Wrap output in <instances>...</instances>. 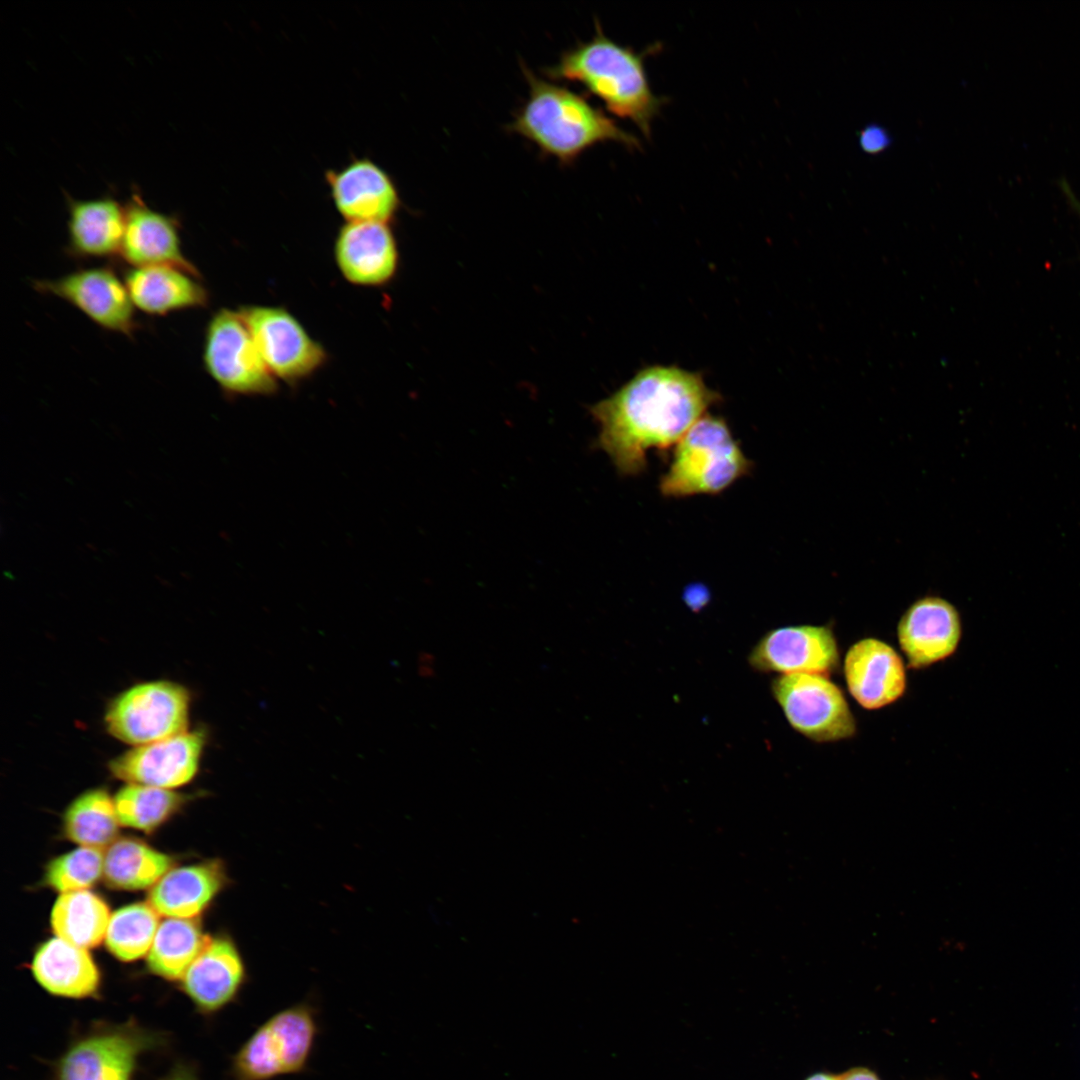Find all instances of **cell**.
Masks as SVG:
<instances>
[{
    "label": "cell",
    "mask_w": 1080,
    "mask_h": 1080,
    "mask_svg": "<svg viewBox=\"0 0 1080 1080\" xmlns=\"http://www.w3.org/2000/svg\"><path fill=\"white\" fill-rule=\"evenodd\" d=\"M119 823L114 799L105 789L95 788L70 803L64 814L63 829L65 836L81 847L101 850L113 842Z\"/></svg>",
    "instance_id": "cell-27"
},
{
    "label": "cell",
    "mask_w": 1080,
    "mask_h": 1080,
    "mask_svg": "<svg viewBox=\"0 0 1080 1080\" xmlns=\"http://www.w3.org/2000/svg\"><path fill=\"white\" fill-rule=\"evenodd\" d=\"M221 861L170 869L151 889L149 904L158 914L193 918L200 914L227 884Z\"/></svg>",
    "instance_id": "cell-22"
},
{
    "label": "cell",
    "mask_w": 1080,
    "mask_h": 1080,
    "mask_svg": "<svg viewBox=\"0 0 1080 1080\" xmlns=\"http://www.w3.org/2000/svg\"><path fill=\"white\" fill-rule=\"evenodd\" d=\"M860 144L866 152L876 153L888 146L889 136L881 127L869 126L862 131Z\"/></svg>",
    "instance_id": "cell-31"
},
{
    "label": "cell",
    "mask_w": 1080,
    "mask_h": 1080,
    "mask_svg": "<svg viewBox=\"0 0 1080 1080\" xmlns=\"http://www.w3.org/2000/svg\"><path fill=\"white\" fill-rule=\"evenodd\" d=\"M209 936L192 918H171L160 923L147 953L149 969L169 980L182 979L202 951Z\"/></svg>",
    "instance_id": "cell-25"
},
{
    "label": "cell",
    "mask_w": 1080,
    "mask_h": 1080,
    "mask_svg": "<svg viewBox=\"0 0 1080 1080\" xmlns=\"http://www.w3.org/2000/svg\"><path fill=\"white\" fill-rule=\"evenodd\" d=\"M164 1080H197L190 1072L177 1071Z\"/></svg>",
    "instance_id": "cell-33"
},
{
    "label": "cell",
    "mask_w": 1080,
    "mask_h": 1080,
    "mask_svg": "<svg viewBox=\"0 0 1080 1080\" xmlns=\"http://www.w3.org/2000/svg\"><path fill=\"white\" fill-rule=\"evenodd\" d=\"M325 180L338 213L346 222L389 223L400 208V196L391 176L369 158H355Z\"/></svg>",
    "instance_id": "cell-15"
},
{
    "label": "cell",
    "mask_w": 1080,
    "mask_h": 1080,
    "mask_svg": "<svg viewBox=\"0 0 1080 1080\" xmlns=\"http://www.w3.org/2000/svg\"><path fill=\"white\" fill-rule=\"evenodd\" d=\"M191 697L183 685L149 681L121 692L106 708L108 733L135 746L164 740L188 730Z\"/></svg>",
    "instance_id": "cell-7"
},
{
    "label": "cell",
    "mask_w": 1080,
    "mask_h": 1080,
    "mask_svg": "<svg viewBox=\"0 0 1080 1080\" xmlns=\"http://www.w3.org/2000/svg\"><path fill=\"white\" fill-rule=\"evenodd\" d=\"M181 980L197 1008L214 1013L238 996L246 981V968L232 939L210 937Z\"/></svg>",
    "instance_id": "cell-19"
},
{
    "label": "cell",
    "mask_w": 1080,
    "mask_h": 1080,
    "mask_svg": "<svg viewBox=\"0 0 1080 1080\" xmlns=\"http://www.w3.org/2000/svg\"><path fill=\"white\" fill-rule=\"evenodd\" d=\"M1066 192H1067V193H1068V195H1069V199H1070V201H1071V202L1073 203L1074 207H1075V208H1076V209L1078 210V212H1079V214H1080V203H1079V202L1077 201V199H1076V198H1075V197H1074V196L1072 195V193L1070 192V190H1069V189H1066Z\"/></svg>",
    "instance_id": "cell-35"
},
{
    "label": "cell",
    "mask_w": 1080,
    "mask_h": 1080,
    "mask_svg": "<svg viewBox=\"0 0 1080 1080\" xmlns=\"http://www.w3.org/2000/svg\"><path fill=\"white\" fill-rule=\"evenodd\" d=\"M202 362L226 395L266 396L278 389L240 308L223 307L211 315L204 331Z\"/></svg>",
    "instance_id": "cell-6"
},
{
    "label": "cell",
    "mask_w": 1080,
    "mask_h": 1080,
    "mask_svg": "<svg viewBox=\"0 0 1080 1080\" xmlns=\"http://www.w3.org/2000/svg\"><path fill=\"white\" fill-rule=\"evenodd\" d=\"M839 1080H880L878 1075L866 1067H854L838 1075Z\"/></svg>",
    "instance_id": "cell-32"
},
{
    "label": "cell",
    "mask_w": 1080,
    "mask_h": 1080,
    "mask_svg": "<svg viewBox=\"0 0 1080 1080\" xmlns=\"http://www.w3.org/2000/svg\"><path fill=\"white\" fill-rule=\"evenodd\" d=\"M103 871L102 851L80 847L53 859L47 866L44 881L61 893L85 890L98 881Z\"/></svg>",
    "instance_id": "cell-30"
},
{
    "label": "cell",
    "mask_w": 1080,
    "mask_h": 1080,
    "mask_svg": "<svg viewBox=\"0 0 1080 1080\" xmlns=\"http://www.w3.org/2000/svg\"><path fill=\"white\" fill-rule=\"evenodd\" d=\"M313 1008L300 1003L278 1011L241 1045L232 1059L234 1080H272L302 1072L315 1044Z\"/></svg>",
    "instance_id": "cell-5"
},
{
    "label": "cell",
    "mask_w": 1080,
    "mask_h": 1080,
    "mask_svg": "<svg viewBox=\"0 0 1080 1080\" xmlns=\"http://www.w3.org/2000/svg\"><path fill=\"white\" fill-rule=\"evenodd\" d=\"M200 277L169 265L128 267L123 273L134 307L150 316L206 307L210 294Z\"/></svg>",
    "instance_id": "cell-21"
},
{
    "label": "cell",
    "mask_w": 1080,
    "mask_h": 1080,
    "mask_svg": "<svg viewBox=\"0 0 1080 1080\" xmlns=\"http://www.w3.org/2000/svg\"><path fill=\"white\" fill-rule=\"evenodd\" d=\"M132 1027L92 1033L76 1041L58 1065V1080H132L138 1057L155 1043Z\"/></svg>",
    "instance_id": "cell-13"
},
{
    "label": "cell",
    "mask_w": 1080,
    "mask_h": 1080,
    "mask_svg": "<svg viewBox=\"0 0 1080 1080\" xmlns=\"http://www.w3.org/2000/svg\"><path fill=\"white\" fill-rule=\"evenodd\" d=\"M843 674L850 695L867 710L890 705L906 691L903 659L880 639L864 638L852 644L844 657Z\"/></svg>",
    "instance_id": "cell-18"
},
{
    "label": "cell",
    "mask_w": 1080,
    "mask_h": 1080,
    "mask_svg": "<svg viewBox=\"0 0 1080 1080\" xmlns=\"http://www.w3.org/2000/svg\"><path fill=\"white\" fill-rule=\"evenodd\" d=\"M207 734L203 729L185 731L154 743L135 746L111 759V774L127 784L174 789L196 776Z\"/></svg>",
    "instance_id": "cell-11"
},
{
    "label": "cell",
    "mask_w": 1080,
    "mask_h": 1080,
    "mask_svg": "<svg viewBox=\"0 0 1080 1080\" xmlns=\"http://www.w3.org/2000/svg\"><path fill=\"white\" fill-rule=\"evenodd\" d=\"M272 375L288 384L317 373L327 362L325 348L288 309L274 305L240 308Z\"/></svg>",
    "instance_id": "cell-9"
},
{
    "label": "cell",
    "mask_w": 1080,
    "mask_h": 1080,
    "mask_svg": "<svg viewBox=\"0 0 1080 1080\" xmlns=\"http://www.w3.org/2000/svg\"><path fill=\"white\" fill-rule=\"evenodd\" d=\"M521 67L529 86L528 98L508 129L533 143L544 155L568 165L600 143L639 148L634 135L584 97L538 77L524 63Z\"/></svg>",
    "instance_id": "cell-2"
},
{
    "label": "cell",
    "mask_w": 1080,
    "mask_h": 1080,
    "mask_svg": "<svg viewBox=\"0 0 1080 1080\" xmlns=\"http://www.w3.org/2000/svg\"><path fill=\"white\" fill-rule=\"evenodd\" d=\"M172 865L170 856L147 844L121 839L109 846L104 856L103 874L112 887L140 890L154 886Z\"/></svg>",
    "instance_id": "cell-26"
},
{
    "label": "cell",
    "mask_w": 1080,
    "mask_h": 1080,
    "mask_svg": "<svg viewBox=\"0 0 1080 1080\" xmlns=\"http://www.w3.org/2000/svg\"><path fill=\"white\" fill-rule=\"evenodd\" d=\"M32 972L45 990L68 998L90 996L100 983L99 970L87 950L59 937L39 947L32 961Z\"/></svg>",
    "instance_id": "cell-23"
},
{
    "label": "cell",
    "mask_w": 1080,
    "mask_h": 1080,
    "mask_svg": "<svg viewBox=\"0 0 1080 1080\" xmlns=\"http://www.w3.org/2000/svg\"><path fill=\"white\" fill-rule=\"evenodd\" d=\"M771 692L790 726L814 742H835L856 734V719L846 697L828 676L780 675L772 681Z\"/></svg>",
    "instance_id": "cell-8"
},
{
    "label": "cell",
    "mask_w": 1080,
    "mask_h": 1080,
    "mask_svg": "<svg viewBox=\"0 0 1080 1080\" xmlns=\"http://www.w3.org/2000/svg\"><path fill=\"white\" fill-rule=\"evenodd\" d=\"M158 913L146 903L124 906L111 916L105 934L109 951L122 961L147 954L158 929Z\"/></svg>",
    "instance_id": "cell-29"
},
{
    "label": "cell",
    "mask_w": 1080,
    "mask_h": 1080,
    "mask_svg": "<svg viewBox=\"0 0 1080 1080\" xmlns=\"http://www.w3.org/2000/svg\"><path fill=\"white\" fill-rule=\"evenodd\" d=\"M805 1080H839L838 1075H833L827 1072H818L810 1075Z\"/></svg>",
    "instance_id": "cell-34"
},
{
    "label": "cell",
    "mask_w": 1080,
    "mask_h": 1080,
    "mask_svg": "<svg viewBox=\"0 0 1080 1080\" xmlns=\"http://www.w3.org/2000/svg\"><path fill=\"white\" fill-rule=\"evenodd\" d=\"M113 799L121 824L150 832L172 816L186 797L172 789L127 784Z\"/></svg>",
    "instance_id": "cell-28"
},
{
    "label": "cell",
    "mask_w": 1080,
    "mask_h": 1080,
    "mask_svg": "<svg viewBox=\"0 0 1080 1080\" xmlns=\"http://www.w3.org/2000/svg\"><path fill=\"white\" fill-rule=\"evenodd\" d=\"M125 205V227L119 258L129 267L169 265L201 275L182 250L180 222L150 207L134 191Z\"/></svg>",
    "instance_id": "cell-16"
},
{
    "label": "cell",
    "mask_w": 1080,
    "mask_h": 1080,
    "mask_svg": "<svg viewBox=\"0 0 1080 1080\" xmlns=\"http://www.w3.org/2000/svg\"><path fill=\"white\" fill-rule=\"evenodd\" d=\"M109 920L107 904L88 890L61 893L51 912L57 937L84 949L97 946L105 938Z\"/></svg>",
    "instance_id": "cell-24"
},
{
    "label": "cell",
    "mask_w": 1080,
    "mask_h": 1080,
    "mask_svg": "<svg viewBox=\"0 0 1080 1080\" xmlns=\"http://www.w3.org/2000/svg\"><path fill=\"white\" fill-rule=\"evenodd\" d=\"M595 35L563 52L559 61L545 70L554 80L581 84L612 114L632 121L649 137L651 124L664 98L656 96L649 84L644 59L649 51L637 53L606 37L599 23Z\"/></svg>",
    "instance_id": "cell-3"
},
{
    "label": "cell",
    "mask_w": 1080,
    "mask_h": 1080,
    "mask_svg": "<svg viewBox=\"0 0 1080 1080\" xmlns=\"http://www.w3.org/2000/svg\"><path fill=\"white\" fill-rule=\"evenodd\" d=\"M837 639L829 625H793L767 631L753 646L750 666L762 673L829 676L839 667Z\"/></svg>",
    "instance_id": "cell-12"
},
{
    "label": "cell",
    "mask_w": 1080,
    "mask_h": 1080,
    "mask_svg": "<svg viewBox=\"0 0 1080 1080\" xmlns=\"http://www.w3.org/2000/svg\"><path fill=\"white\" fill-rule=\"evenodd\" d=\"M65 252L79 261L119 257L125 227V205L111 195L67 198Z\"/></svg>",
    "instance_id": "cell-20"
},
{
    "label": "cell",
    "mask_w": 1080,
    "mask_h": 1080,
    "mask_svg": "<svg viewBox=\"0 0 1080 1080\" xmlns=\"http://www.w3.org/2000/svg\"><path fill=\"white\" fill-rule=\"evenodd\" d=\"M719 399L698 373L645 368L591 407L600 427L596 444L621 475H637L646 469L650 449L675 446Z\"/></svg>",
    "instance_id": "cell-1"
},
{
    "label": "cell",
    "mask_w": 1080,
    "mask_h": 1080,
    "mask_svg": "<svg viewBox=\"0 0 1080 1080\" xmlns=\"http://www.w3.org/2000/svg\"><path fill=\"white\" fill-rule=\"evenodd\" d=\"M726 422L710 415L700 418L675 445L668 471L660 480L665 497L718 494L751 471Z\"/></svg>",
    "instance_id": "cell-4"
},
{
    "label": "cell",
    "mask_w": 1080,
    "mask_h": 1080,
    "mask_svg": "<svg viewBox=\"0 0 1080 1080\" xmlns=\"http://www.w3.org/2000/svg\"><path fill=\"white\" fill-rule=\"evenodd\" d=\"M334 258L343 278L361 287L389 283L399 265L396 238L385 222L343 224L335 238Z\"/></svg>",
    "instance_id": "cell-17"
},
{
    "label": "cell",
    "mask_w": 1080,
    "mask_h": 1080,
    "mask_svg": "<svg viewBox=\"0 0 1080 1080\" xmlns=\"http://www.w3.org/2000/svg\"><path fill=\"white\" fill-rule=\"evenodd\" d=\"M35 291L62 299L103 330L132 337L139 325L123 277L110 266L79 268L32 282Z\"/></svg>",
    "instance_id": "cell-10"
},
{
    "label": "cell",
    "mask_w": 1080,
    "mask_h": 1080,
    "mask_svg": "<svg viewBox=\"0 0 1080 1080\" xmlns=\"http://www.w3.org/2000/svg\"><path fill=\"white\" fill-rule=\"evenodd\" d=\"M962 636L959 611L948 600L927 595L914 601L897 624L901 651L912 669H923L955 653Z\"/></svg>",
    "instance_id": "cell-14"
}]
</instances>
